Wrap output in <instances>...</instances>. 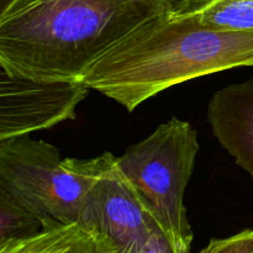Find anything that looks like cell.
<instances>
[{"mask_svg":"<svg viewBox=\"0 0 253 253\" xmlns=\"http://www.w3.org/2000/svg\"><path fill=\"white\" fill-rule=\"evenodd\" d=\"M155 1L165 7L169 14L180 15L187 12L188 10L192 9L203 0H155Z\"/></svg>","mask_w":253,"mask_h":253,"instance_id":"obj_13","label":"cell"},{"mask_svg":"<svg viewBox=\"0 0 253 253\" xmlns=\"http://www.w3.org/2000/svg\"><path fill=\"white\" fill-rule=\"evenodd\" d=\"M253 67V31L208 26L190 15L162 12L109 47L82 81L133 111L183 82Z\"/></svg>","mask_w":253,"mask_h":253,"instance_id":"obj_1","label":"cell"},{"mask_svg":"<svg viewBox=\"0 0 253 253\" xmlns=\"http://www.w3.org/2000/svg\"><path fill=\"white\" fill-rule=\"evenodd\" d=\"M88 174L82 225L103 232L116 253H138L157 222L124 175L118 157L105 152L84 160Z\"/></svg>","mask_w":253,"mask_h":253,"instance_id":"obj_5","label":"cell"},{"mask_svg":"<svg viewBox=\"0 0 253 253\" xmlns=\"http://www.w3.org/2000/svg\"><path fill=\"white\" fill-rule=\"evenodd\" d=\"M0 189L34 210L43 227L82 224L88 174L84 160L64 158L29 136L0 141Z\"/></svg>","mask_w":253,"mask_h":253,"instance_id":"obj_4","label":"cell"},{"mask_svg":"<svg viewBox=\"0 0 253 253\" xmlns=\"http://www.w3.org/2000/svg\"><path fill=\"white\" fill-rule=\"evenodd\" d=\"M200 253H253V230H244L226 239H212Z\"/></svg>","mask_w":253,"mask_h":253,"instance_id":"obj_11","label":"cell"},{"mask_svg":"<svg viewBox=\"0 0 253 253\" xmlns=\"http://www.w3.org/2000/svg\"><path fill=\"white\" fill-rule=\"evenodd\" d=\"M198 151L197 131L188 121L173 116L118 157L119 168L148 214L175 245L184 249H190L193 241L184 195Z\"/></svg>","mask_w":253,"mask_h":253,"instance_id":"obj_3","label":"cell"},{"mask_svg":"<svg viewBox=\"0 0 253 253\" xmlns=\"http://www.w3.org/2000/svg\"><path fill=\"white\" fill-rule=\"evenodd\" d=\"M138 253H190V249L175 245L158 225H155Z\"/></svg>","mask_w":253,"mask_h":253,"instance_id":"obj_12","label":"cell"},{"mask_svg":"<svg viewBox=\"0 0 253 253\" xmlns=\"http://www.w3.org/2000/svg\"><path fill=\"white\" fill-rule=\"evenodd\" d=\"M207 118L220 145L253 179V79L217 90Z\"/></svg>","mask_w":253,"mask_h":253,"instance_id":"obj_7","label":"cell"},{"mask_svg":"<svg viewBox=\"0 0 253 253\" xmlns=\"http://www.w3.org/2000/svg\"><path fill=\"white\" fill-rule=\"evenodd\" d=\"M14 1L15 0H0V14L4 12Z\"/></svg>","mask_w":253,"mask_h":253,"instance_id":"obj_14","label":"cell"},{"mask_svg":"<svg viewBox=\"0 0 253 253\" xmlns=\"http://www.w3.org/2000/svg\"><path fill=\"white\" fill-rule=\"evenodd\" d=\"M42 229L43 222L34 210L0 189V244L26 239Z\"/></svg>","mask_w":253,"mask_h":253,"instance_id":"obj_10","label":"cell"},{"mask_svg":"<svg viewBox=\"0 0 253 253\" xmlns=\"http://www.w3.org/2000/svg\"><path fill=\"white\" fill-rule=\"evenodd\" d=\"M162 12L155 0H15L0 14V67L36 79H82L109 47Z\"/></svg>","mask_w":253,"mask_h":253,"instance_id":"obj_2","label":"cell"},{"mask_svg":"<svg viewBox=\"0 0 253 253\" xmlns=\"http://www.w3.org/2000/svg\"><path fill=\"white\" fill-rule=\"evenodd\" d=\"M180 15L217 29L253 31V0H203Z\"/></svg>","mask_w":253,"mask_h":253,"instance_id":"obj_9","label":"cell"},{"mask_svg":"<svg viewBox=\"0 0 253 253\" xmlns=\"http://www.w3.org/2000/svg\"><path fill=\"white\" fill-rule=\"evenodd\" d=\"M0 253H116L99 230L79 222L43 227L39 234L0 244Z\"/></svg>","mask_w":253,"mask_h":253,"instance_id":"obj_8","label":"cell"},{"mask_svg":"<svg viewBox=\"0 0 253 253\" xmlns=\"http://www.w3.org/2000/svg\"><path fill=\"white\" fill-rule=\"evenodd\" d=\"M90 90L82 79H36L0 67V141L73 120Z\"/></svg>","mask_w":253,"mask_h":253,"instance_id":"obj_6","label":"cell"}]
</instances>
